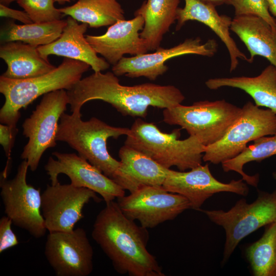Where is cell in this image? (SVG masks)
Returning a JSON list of instances; mask_svg holds the SVG:
<instances>
[{
  "label": "cell",
  "mask_w": 276,
  "mask_h": 276,
  "mask_svg": "<svg viewBox=\"0 0 276 276\" xmlns=\"http://www.w3.org/2000/svg\"><path fill=\"white\" fill-rule=\"evenodd\" d=\"M72 113L81 112L86 102L100 100L110 104L124 116L145 118L149 106L166 109L181 104L182 92L172 85L146 83L133 86L120 83L112 72H94L66 90Z\"/></svg>",
  "instance_id": "cell-1"
},
{
  "label": "cell",
  "mask_w": 276,
  "mask_h": 276,
  "mask_svg": "<svg viewBox=\"0 0 276 276\" xmlns=\"http://www.w3.org/2000/svg\"><path fill=\"white\" fill-rule=\"evenodd\" d=\"M147 229L125 216L113 200L106 203L96 216L91 236L119 273L165 276L155 257L147 249Z\"/></svg>",
  "instance_id": "cell-2"
},
{
  "label": "cell",
  "mask_w": 276,
  "mask_h": 276,
  "mask_svg": "<svg viewBox=\"0 0 276 276\" xmlns=\"http://www.w3.org/2000/svg\"><path fill=\"white\" fill-rule=\"evenodd\" d=\"M90 67L84 62L65 58L53 71L36 77L15 80L1 75L0 93L5 100L0 110L1 123L16 129L21 108L42 95L55 90L70 89Z\"/></svg>",
  "instance_id": "cell-3"
},
{
  "label": "cell",
  "mask_w": 276,
  "mask_h": 276,
  "mask_svg": "<svg viewBox=\"0 0 276 276\" xmlns=\"http://www.w3.org/2000/svg\"><path fill=\"white\" fill-rule=\"evenodd\" d=\"M180 136V129L165 133L153 123L139 118L130 128L125 145L167 169L175 166L185 171L201 165L205 146L194 136L179 140Z\"/></svg>",
  "instance_id": "cell-4"
},
{
  "label": "cell",
  "mask_w": 276,
  "mask_h": 276,
  "mask_svg": "<svg viewBox=\"0 0 276 276\" xmlns=\"http://www.w3.org/2000/svg\"><path fill=\"white\" fill-rule=\"evenodd\" d=\"M81 116V112L63 113L60 119L56 140L67 144L80 156L112 179L120 161L111 156L107 141L110 137L117 139L127 135L130 128L112 126L95 117L84 121Z\"/></svg>",
  "instance_id": "cell-5"
},
{
  "label": "cell",
  "mask_w": 276,
  "mask_h": 276,
  "mask_svg": "<svg viewBox=\"0 0 276 276\" xmlns=\"http://www.w3.org/2000/svg\"><path fill=\"white\" fill-rule=\"evenodd\" d=\"M241 111V108L225 100H205L164 109L163 115L164 122L179 126L207 146L223 137Z\"/></svg>",
  "instance_id": "cell-6"
},
{
  "label": "cell",
  "mask_w": 276,
  "mask_h": 276,
  "mask_svg": "<svg viewBox=\"0 0 276 276\" xmlns=\"http://www.w3.org/2000/svg\"><path fill=\"white\" fill-rule=\"evenodd\" d=\"M202 212L211 221L225 230L226 240L222 260L224 263L243 238L260 227L276 221V192H260L251 203L241 199L228 211Z\"/></svg>",
  "instance_id": "cell-7"
},
{
  "label": "cell",
  "mask_w": 276,
  "mask_h": 276,
  "mask_svg": "<svg viewBox=\"0 0 276 276\" xmlns=\"http://www.w3.org/2000/svg\"><path fill=\"white\" fill-rule=\"evenodd\" d=\"M275 133L276 114L248 101L241 108L240 114L223 137L205 147L203 160L214 164H222L242 152L248 143Z\"/></svg>",
  "instance_id": "cell-8"
},
{
  "label": "cell",
  "mask_w": 276,
  "mask_h": 276,
  "mask_svg": "<svg viewBox=\"0 0 276 276\" xmlns=\"http://www.w3.org/2000/svg\"><path fill=\"white\" fill-rule=\"evenodd\" d=\"M68 98L65 89L43 95L40 103L22 124V134L29 139L21 158L30 169L35 171L45 151L56 146V134L60 119L66 109Z\"/></svg>",
  "instance_id": "cell-9"
},
{
  "label": "cell",
  "mask_w": 276,
  "mask_h": 276,
  "mask_svg": "<svg viewBox=\"0 0 276 276\" xmlns=\"http://www.w3.org/2000/svg\"><path fill=\"white\" fill-rule=\"evenodd\" d=\"M29 165L26 160L17 168L15 177L8 179L3 171L0 181L1 197L4 212L15 226L26 230L35 238L43 237L47 231L41 214L40 189L27 182Z\"/></svg>",
  "instance_id": "cell-10"
},
{
  "label": "cell",
  "mask_w": 276,
  "mask_h": 276,
  "mask_svg": "<svg viewBox=\"0 0 276 276\" xmlns=\"http://www.w3.org/2000/svg\"><path fill=\"white\" fill-rule=\"evenodd\" d=\"M120 209L128 218L137 220L142 226L152 228L174 219L191 209L185 197L166 191L162 186H145L128 196L117 198Z\"/></svg>",
  "instance_id": "cell-11"
},
{
  "label": "cell",
  "mask_w": 276,
  "mask_h": 276,
  "mask_svg": "<svg viewBox=\"0 0 276 276\" xmlns=\"http://www.w3.org/2000/svg\"><path fill=\"white\" fill-rule=\"evenodd\" d=\"M44 255L57 276H87L93 270V248L82 228L49 233Z\"/></svg>",
  "instance_id": "cell-12"
},
{
  "label": "cell",
  "mask_w": 276,
  "mask_h": 276,
  "mask_svg": "<svg viewBox=\"0 0 276 276\" xmlns=\"http://www.w3.org/2000/svg\"><path fill=\"white\" fill-rule=\"evenodd\" d=\"M93 199L101 201L94 191L72 184L48 185L41 194V211L47 231L68 232L84 217L82 210Z\"/></svg>",
  "instance_id": "cell-13"
},
{
  "label": "cell",
  "mask_w": 276,
  "mask_h": 276,
  "mask_svg": "<svg viewBox=\"0 0 276 276\" xmlns=\"http://www.w3.org/2000/svg\"><path fill=\"white\" fill-rule=\"evenodd\" d=\"M218 44L213 39L202 43L200 37L190 38L170 48L160 47L153 53L129 57H123L112 66V72L117 76L129 78L144 77L155 80L168 70L165 64L169 59L183 55L194 54L212 57L217 51Z\"/></svg>",
  "instance_id": "cell-14"
},
{
  "label": "cell",
  "mask_w": 276,
  "mask_h": 276,
  "mask_svg": "<svg viewBox=\"0 0 276 276\" xmlns=\"http://www.w3.org/2000/svg\"><path fill=\"white\" fill-rule=\"evenodd\" d=\"M242 179L228 183L218 180L212 174L209 165H200L189 171L169 169L162 187L167 191L188 199L191 209L199 210L203 203L215 194L231 192L246 196L249 189Z\"/></svg>",
  "instance_id": "cell-15"
},
{
  "label": "cell",
  "mask_w": 276,
  "mask_h": 276,
  "mask_svg": "<svg viewBox=\"0 0 276 276\" xmlns=\"http://www.w3.org/2000/svg\"><path fill=\"white\" fill-rule=\"evenodd\" d=\"M44 166L51 185L59 181L60 174L67 175L71 184L89 189L100 195L106 203L125 195V190L85 159L75 153L55 151Z\"/></svg>",
  "instance_id": "cell-16"
},
{
  "label": "cell",
  "mask_w": 276,
  "mask_h": 276,
  "mask_svg": "<svg viewBox=\"0 0 276 276\" xmlns=\"http://www.w3.org/2000/svg\"><path fill=\"white\" fill-rule=\"evenodd\" d=\"M144 26L143 17L134 15L130 20H120L109 26L104 34L85 37L95 52L113 66L126 54L134 56L149 51L147 41L140 36Z\"/></svg>",
  "instance_id": "cell-17"
},
{
  "label": "cell",
  "mask_w": 276,
  "mask_h": 276,
  "mask_svg": "<svg viewBox=\"0 0 276 276\" xmlns=\"http://www.w3.org/2000/svg\"><path fill=\"white\" fill-rule=\"evenodd\" d=\"M119 156L120 165L111 179L123 190L132 193L145 186H162L170 169L125 145Z\"/></svg>",
  "instance_id": "cell-18"
},
{
  "label": "cell",
  "mask_w": 276,
  "mask_h": 276,
  "mask_svg": "<svg viewBox=\"0 0 276 276\" xmlns=\"http://www.w3.org/2000/svg\"><path fill=\"white\" fill-rule=\"evenodd\" d=\"M60 37L52 43L38 47L40 54L48 59L50 55H56L81 61L89 64L94 72L108 69L110 64L97 53L87 41L85 36L88 25L79 24L71 16Z\"/></svg>",
  "instance_id": "cell-19"
},
{
  "label": "cell",
  "mask_w": 276,
  "mask_h": 276,
  "mask_svg": "<svg viewBox=\"0 0 276 276\" xmlns=\"http://www.w3.org/2000/svg\"><path fill=\"white\" fill-rule=\"evenodd\" d=\"M185 6L177 11L176 30H179L189 20H196L209 27L225 44L230 57V72L239 64V59L248 62V58L238 48L231 36L229 30L232 19L220 15L216 7L199 0H184Z\"/></svg>",
  "instance_id": "cell-20"
},
{
  "label": "cell",
  "mask_w": 276,
  "mask_h": 276,
  "mask_svg": "<svg viewBox=\"0 0 276 276\" xmlns=\"http://www.w3.org/2000/svg\"><path fill=\"white\" fill-rule=\"evenodd\" d=\"M38 47L21 41H10L0 47V57L7 64L2 76L11 79L21 80L46 74L56 68L43 58Z\"/></svg>",
  "instance_id": "cell-21"
},
{
  "label": "cell",
  "mask_w": 276,
  "mask_h": 276,
  "mask_svg": "<svg viewBox=\"0 0 276 276\" xmlns=\"http://www.w3.org/2000/svg\"><path fill=\"white\" fill-rule=\"evenodd\" d=\"M230 29L248 50L249 63L260 56L276 67V32L266 20L256 15L235 16Z\"/></svg>",
  "instance_id": "cell-22"
},
{
  "label": "cell",
  "mask_w": 276,
  "mask_h": 276,
  "mask_svg": "<svg viewBox=\"0 0 276 276\" xmlns=\"http://www.w3.org/2000/svg\"><path fill=\"white\" fill-rule=\"evenodd\" d=\"M205 85L210 89L222 87L244 91L258 107H265L276 114V67L270 64L258 76L216 78L208 79Z\"/></svg>",
  "instance_id": "cell-23"
},
{
  "label": "cell",
  "mask_w": 276,
  "mask_h": 276,
  "mask_svg": "<svg viewBox=\"0 0 276 276\" xmlns=\"http://www.w3.org/2000/svg\"><path fill=\"white\" fill-rule=\"evenodd\" d=\"M180 0H146L135 11L141 15L144 26L140 36L146 40L149 51H155L165 34L176 21L177 11Z\"/></svg>",
  "instance_id": "cell-24"
},
{
  "label": "cell",
  "mask_w": 276,
  "mask_h": 276,
  "mask_svg": "<svg viewBox=\"0 0 276 276\" xmlns=\"http://www.w3.org/2000/svg\"><path fill=\"white\" fill-rule=\"evenodd\" d=\"M59 10L90 28L111 26L125 19L124 9L118 0H78Z\"/></svg>",
  "instance_id": "cell-25"
},
{
  "label": "cell",
  "mask_w": 276,
  "mask_h": 276,
  "mask_svg": "<svg viewBox=\"0 0 276 276\" xmlns=\"http://www.w3.org/2000/svg\"><path fill=\"white\" fill-rule=\"evenodd\" d=\"M66 25V20L62 19L23 25L11 21L1 29V42L21 41L37 47L47 45L60 37Z\"/></svg>",
  "instance_id": "cell-26"
},
{
  "label": "cell",
  "mask_w": 276,
  "mask_h": 276,
  "mask_svg": "<svg viewBox=\"0 0 276 276\" xmlns=\"http://www.w3.org/2000/svg\"><path fill=\"white\" fill-rule=\"evenodd\" d=\"M274 155H276V133L271 136H264L255 140L252 144L247 146L237 156L223 162L222 167L224 172L238 173L247 184L257 187L259 175L247 174L243 170L244 166L252 161L260 162Z\"/></svg>",
  "instance_id": "cell-27"
},
{
  "label": "cell",
  "mask_w": 276,
  "mask_h": 276,
  "mask_svg": "<svg viewBox=\"0 0 276 276\" xmlns=\"http://www.w3.org/2000/svg\"><path fill=\"white\" fill-rule=\"evenodd\" d=\"M266 226L263 236L246 250L255 276H276V221Z\"/></svg>",
  "instance_id": "cell-28"
},
{
  "label": "cell",
  "mask_w": 276,
  "mask_h": 276,
  "mask_svg": "<svg viewBox=\"0 0 276 276\" xmlns=\"http://www.w3.org/2000/svg\"><path fill=\"white\" fill-rule=\"evenodd\" d=\"M33 22L44 23L61 19L63 14L54 6L55 0H17Z\"/></svg>",
  "instance_id": "cell-29"
},
{
  "label": "cell",
  "mask_w": 276,
  "mask_h": 276,
  "mask_svg": "<svg viewBox=\"0 0 276 276\" xmlns=\"http://www.w3.org/2000/svg\"><path fill=\"white\" fill-rule=\"evenodd\" d=\"M235 16L256 15L266 20L276 32V20L271 15L266 0H232Z\"/></svg>",
  "instance_id": "cell-30"
},
{
  "label": "cell",
  "mask_w": 276,
  "mask_h": 276,
  "mask_svg": "<svg viewBox=\"0 0 276 276\" xmlns=\"http://www.w3.org/2000/svg\"><path fill=\"white\" fill-rule=\"evenodd\" d=\"M12 220L8 216H3L0 219V252L17 245L19 242L11 226Z\"/></svg>",
  "instance_id": "cell-31"
},
{
  "label": "cell",
  "mask_w": 276,
  "mask_h": 276,
  "mask_svg": "<svg viewBox=\"0 0 276 276\" xmlns=\"http://www.w3.org/2000/svg\"><path fill=\"white\" fill-rule=\"evenodd\" d=\"M17 132V128H13L8 125L2 123L0 125V144L7 157V163H10L11 150L13 147Z\"/></svg>",
  "instance_id": "cell-32"
},
{
  "label": "cell",
  "mask_w": 276,
  "mask_h": 276,
  "mask_svg": "<svg viewBox=\"0 0 276 276\" xmlns=\"http://www.w3.org/2000/svg\"><path fill=\"white\" fill-rule=\"evenodd\" d=\"M0 16L17 20L24 24L33 23L31 19L25 11L13 9L2 4H0Z\"/></svg>",
  "instance_id": "cell-33"
},
{
  "label": "cell",
  "mask_w": 276,
  "mask_h": 276,
  "mask_svg": "<svg viewBox=\"0 0 276 276\" xmlns=\"http://www.w3.org/2000/svg\"><path fill=\"white\" fill-rule=\"evenodd\" d=\"M203 3L212 5L215 7L223 4L230 5L232 0H199Z\"/></svg>",
  "instance_id": "cell-34"
},
{
  "label": "cell",
  "mask_w": 276,
  "mask_h": 276,
  "mask_svg": "<svg viewBox=\"0 0 276 276\" xmlns=\"http://www.w3.org/2000/svg\"><path fill=\"white\" fill-rule=\"evenodd\" d=\"M270 13L276 17V0H266Z\"/></svg>",
  "instance_id": "cell-35"
},
{
  "label": "cell",
  "mask_w": 276,
  "mask_h": 276,
  "mask_svg": "<svg viewBox=\"0 0 276 276\" xmlns=\"http://www.w3.org/2000/svg\"><path fill=\"white\" fill-rule=\"evenodd\" d=\"M17 0H0L1 4L8 6L12 2L16 1Z\"/></svg>",
  "instance_id": "cell-36"
},
{
  "label": "cell",
  "mask_w": 276,
  "mask_h": 276,
  "mask_svg": "<svg viewBox=\"0 0 276 276\" xmlns=\"http://www.w3.org/2000/svg\"><path fill=\"white\" fill-rule=\"evenodd\" d=\"M74 0H55V2H57L60 5H63L66 3H69Z\"/></svg>",
  "instance_id": "cell-37"
},
{
  "label": "cell",
  "mask_w": 276,
  "mask_h": 276,
  "mask_svg": "<svg viewBox=\"0 0 276 276\" xmlns=\"http://www.w3.org/2000/svg\"><path fill=\"white\" fill-rule=\"evenodd\" d=\"M272 175H273V177L274 179H275V180L276 181V172H273ZM275 191L276 192V190Z\"/></svg>",
  "instance_id": "cell-38"
},
{
  "label": "cell",
  "mask_w": 276,
  "mask_h": 276,
  "mask_svg": "<svg viewBox=\"0 0 276 276\" xmlns=\"http://www.w3.org/2000/svg\"></svg>",
  "instance_id": "cell-39"
}]
</instances>
